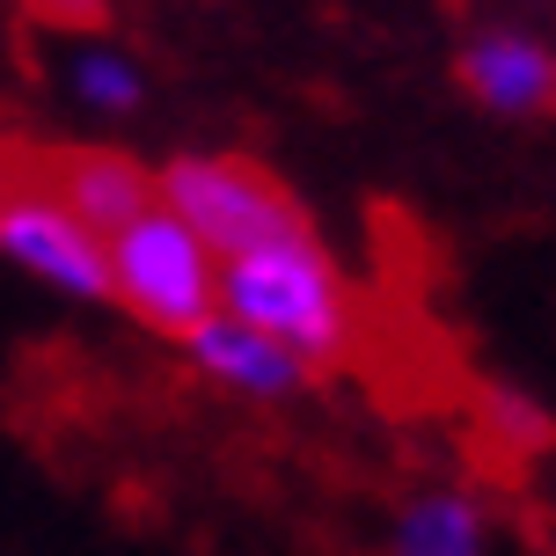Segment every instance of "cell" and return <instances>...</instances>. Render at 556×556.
I'll list each match as a JSON object with an SVG mask.
<instances>
[{"mask_svg":"<svg viewBox=\"0 0 556 556\" xmlns=\"http://www.w3.org/2000/svg\"><path fill=\"white\" fill-rule=\"evenodd\" d=\"M45 29H66V37H96L103 29V0H23Z\"/></svg>","mask_w":556,"mask_h":556,"instance_id":"obj_11","label":"cell"},{"mask_svg":"<svg viewBox=\"0 0 556 556\" xmlns=\"http://www.w3.org/2000/svg\"><path fill=\"white\" fill-rule=\"evenodd\" d=\"M103 250H111V301L132 323H147L162 337H191L220 315V256L205 250L168 205L139 213Z\"/></svg>","mask_w":556,"mask_h":556,"instance_id":"obj_3","label":"cell"},{"mask_svg":"<svg viewBox=\"0 0 556 556\" xmlns=\"http://www.w3.org/2000/svg\"><path fill=\"white\" fill-rule=\"evenodd\" d=\"M220 315L264 330L301 366H330L359 344V293L315 235H293V242L220 264Z\"/></svg>","mask_w":556,"mask_h":556,"instance_id":"obj_1","label":"cell"},{"mask_svg":"<svg viewBox=\"0 0 556 556\" xmlns=\"http://www.w3.org/2000/svg\"><path fill=\"white\" fill-rule=\"evenodd\" d=\"M154 176H162V205L220 264H235L250 250H271V242H293V235H315L301 198L286 191L271 168H256L250 154H176Z\"/></svg>","mask_w":556,"mask_h":556,"instance_id":"obj_2","label":"cell"},{"mask_svg":"<svg viewBox=\"0 0 556 556\" xmlns=\"http://www.w3.org/2000/svg\"><path fill=\"white\" fill-rule=\"evenodd\" d=\"M184 352H191V366L213 381V389L242 395V403H278V395H293L307 381V366L293 359L286 344H271L264 330L235 323V315H213L205 330H191Z\"/></svg>","mask_w":556,"mask_h":556,"instance_id":"obj_7","label":"cell"},{"mask_svg":"<svg viewBox=\"0 0 556 556\" xmlns=\"http://www.w3.org/2000/svg\"><path fill=\"white\" fill-rule=\"evenodd\" d=\"M66 96H74L88 117H132L139 103H147V74H139L132 52H117L103 37H81L74 59H66Z\"/></svg>","mask_w":556,"mask_h":556,"instance_id":"obj_9","label":"cell"},{"mask_svg":"<svg viewBox=\"0 0 556 556\" xmlns=\"http://www.w3.org/2000/svg\"><path fill=\"white\" fill-rule=\"evenodd\" d=\"M476 432H491V440L513 446V454H542V446H549V417L513 389H483L476 395Z\"/></svg>","mask_w":556,"mask_h":556,"instance_id":"obj_10","label":"cell"},{"mask_svg":"<svg viewBox=\"0 0 556 556\" xmlns=\"http://www.w3.org/2000/svg\"><path fill=\"white\" fill-rule=\"evenodd\" d=\"M0 256L59 301H111V250H103V235L74 220V205L52 191L45 162L0 168Z\"/></svg>","mask_w":556,"mask_h":556,"instance_id":"obj_4","label":"cell"},{"mask_svg":"<svg viewBox=\"0 0 556 556\" xmlns=\"http://www.w3.org/2000/svg\"><path fill=\"white\" fill-rule=\"evenodd\" d=\"M389 556H491V513L462 483H425L395 505Z\"/></svg>","mask_w":556,"mask_h":556,"instance_id":"obj_8","label":"cell"},{"mask_svg":"<svg viewBox=\"0 0 556 556\" xmlns=\"http://www.w3.org/2000/svg\"><path fill=\"white\" fill-rule=\"evenodd\" d=\"M45 176H52V191L74 205V220L88 235H125L139 213H154L162 205V176L154 168H139L132 154H117V147H66V154H45Z\"/></svg>","mask_w":556,"mask_h":556,"instance_id":"obj_6","label":"cell"},{"mask_svg":"<svg viewBox=\"0 0 556 556\" xmlns=\"http://www.w3.org/2000/svg\"><path fill=\"white\" fill-rule=\"evenodd\" d=\"M454 74L483 111L498 117H549L556 111V45H542L534 29L513 23H483L462 37Z\"/></svg>","mask_w":556,"mask_h":556,"instance_id":"obj_5","label":"cell"}]
</instances>
